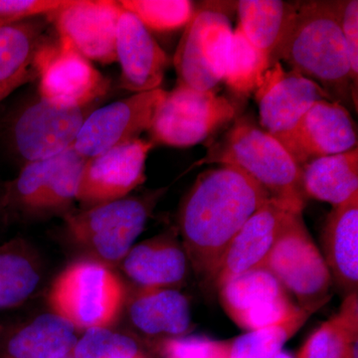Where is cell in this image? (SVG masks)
Masks as SVG:
<instances>
[{
    "instance_id": "cell-23",
    "label": "cell",
    "mask_w": 358,
    "mask_h": 358,
    "mask_svg": "<svg viewBox=\"0 0 358 358\" xmlns=\"http://www.w3.org/2000/svg\"><path fill=\"white\" fill-rule=\"evenodd\" d=\"M46 16L29 18L0 27V88H20L35 77L33 63L48 38Z\"/></svg>"
},
{
    "instance_id": "cell-19",
    "label": "cell",
    "mask_w": 358,
    "mask_h": 358,
    "mask_svg": "<svg viewBox=\"0 0 358 358\" xmlns=\"http://www.w3.org/2000/svg\"><path fill=\"white\" fill-rule=\"evenodd\" d=\"M189 261L171 233L134 245L120 267L143 288H173L185 282Z\"/></svg>"
},
{
    "instance_id": "cell-10",
    "label": "cell",
    "mask_w": 358,
    "mask_h": 358,
    "mask_svg": "<svg viewBox=\"0 0 358 358\" xmlns=\"http://www.w3.org/2000/svg\"><path fill=\"white\" fill-rule=\"evenodd\" d=\"M96 107L63 108L39 98L7 121V145L25 164L57 157L73 148L85 120Z\"/></svg>"
},
{
    "instance_id": "cell-32",
    "label": "cell",
    "mask_w": 358,
    "mask_h": 358,
    "mask_svg": "<svg viewBox=\"0 0 358 358\" xmlns=\"http://www.w3.org/2000/svg\"><path fill=\"white\" fill-rule=\"evenodd\" d=\"M120 6L134 14L148 30L167 32L186 26L194 13L188 0H122Z\"/></svg>"
},
{
    "instance_id": "cell-17",
    "label": "cell",
    "mask_w": 358,
    "mask_h": 358,
    "mask_svg": "<svg viewBox=\"0 0 358 358\" xmlns=\"http://www.w3.org/2000/svg\"><path fill=\"white\" fill-rule=\"evenodd\" d=\"M294 214L272 200L264 204L233 238L211 281L219 289L237 275L262 268Z\"/></svg>"
},
{
    "instance_id": "cell-22",
    "label": "cell",
    "mask_w": 358,
    "mask_h": 358,
    "mask_svg": "<svg viewBox=\"0 0 358 358\" xmlns=\"http://www.w3.org/2000/svg\"><path fill=\"white\" fill-rule=\"evenodd\" d=\"M76 329L55 313L39 315L0 339V358H61L73 352Z\"/></svg>"
},
{
    "instance_id": "cell-24",
    "label": "cell",
    "mask_w": 358,
    "mask_h": 358,
    "mask_svg": "<svg viewBox=\"0 0 358 358\" xmlns=\"http://www.w3.org/2000/svg\"><path fill=\"white\" fill-rule=\"evenodd\" d=\"M306 199L336 206L358 192V148L313 159L301 167Z\"/></svg>"
},
{
    "instance_id": "cell-15",
    "label": "cell",
    "mask_w": 358,
    "mask_h": 358,
    "mask_svg": "<svg viewBox=\"0 0 358 358\" xmlns=\"http://www.w3.org/2000/svg\"><path fill=\"white\" fill-rule=\"evenodd\" d=\"M261 128L275 140L288 136L313 103L334 101L319 84L296 71H286L281 62L271 66L255 91Z\"/></svg>"
},
{
    "instance_id": "cell-39",
    "label": "cell",
    "mask_w": 358,
    "mask_h": 358,
    "mask_svg": "<svg viewBox=\"0 0 358 358\" xmlns=\"http://www.w3.org/2000/svg\"><path fill=\"white\" fill-rule=\"evenodd\" d=\"M0 211H1V208H0Z\"/></svg>"
},
{
    "instance_id": "cell-3",
    "label": "cell",
    "mask_w": 358,
    "mask_h": 358,
    "mask_svg": "<svg viewBox=\"0 0 358 358\" xmlns=\"http://www.w3.org/2000/svg\"><path fill=\"white\" fill-rule=\"evenodd\" d=\"M211 164L241 169L272 201L292 213L301 214L305 208L301 167L279 141L254 122L238 120L192 167Z\"/></svg>"
},
{
    "instance_id": "cell-14",
    "label": "cell",
    "mask_w": 358,
    "mask_h": 358,
    "mask_svg": "<svg viewBox=\"0 0 358 358\" xmlns=\"http://www.w3.org/2000/svg\"><path fill=\"white\" fill-rule=\"evenodd\" d=\"M122 13L119 1L67 0L46 17L58 36L69 40L84 57L106 65L117 62L115 40Z\"/></svg>"
},
{
    "instance_id": "cell-2",
    "label": "cell",
    "mask_w": 358,
    "mask_h": 358,
    "mask_svg": "<svg viewBox=\"0 0 358 358\" xmlns=\"http://www.w3.org/2000/svg\"><path fill=\"white\" fill-rule=\"evenodd\" d=\"M281 60L319 84L334 101L343 106L352 101L357 110L345 42L331 1L299 4L272 66Z\"/></svg>"
},
{
    "instance_id": "cell-35",
    "label": "cell",
    "mask_w": 358,
    "mask_h": 358,
    "mask_svg": "<svg viewBox=\"0 0 358 358\" xmlns=\"http://www.w3.org/2000/svg\"><path fill=\"white\" fill-rule=\"evenodd\" d=\"M334 13L341 25L343 39H345L353 91L357 96L358 88V1L357 0H343L331 1Z\"/></svg>"
},
{
    "instance_id": "cell-37",
    "label": "cell",
    "mask_w": 358,
    "mask_h": 358,
    "mask_svg": "<svg viewBox=\"0 0 358 358\" xmlns=\"http://www.w3.org/2000/svg\"><path fill=\"white\" fill-rule=\"evenodd\" d=\"M272 358H294L291 353L284 352V350H281V352H278L277 355H274Z\"/></svg>"
},
{
    "instance_id": "cell-9",
    "label": "cell",
    "mask_w": 358,
    "mask_h": 358,
    "mask_svg": "<svg viewBox=\"0 0 358 358\" xmlns=\"http://www.w3.org/2000/svg\"><path fill=\"white\" fill-rule=\"evenodd\" d=\"M233 29L227 13L213 2L194 10L174 55L179 85L211 91L223 81Z\"/></svg>"
},
{
    "instance_id": "cell-12",
    "label": "cell",
    "mask_w": 358,
    "mask_h": 358,
    "mask_svg": "<svg viewBox=\"0 0 358 358\" xmlns=\"http://www.w3.org/2000/svg\"><path fill=\"white\" fill-rule=\"evenodd\" d=\"M152 141L136 138L85 162L77 200L85 208L129 196L145 182Z\"/></svg>"
},
{
    "instance_id": "cell-21",
    "label": "cell",
    "mask_w": 358,
    "mask_h": 358,
    "mask_svg": "<svg viewBox=\"0 0 358 358\" xmlns=\"http://www.w3.org/2000/svg\"><path fill=\"white\" fill-rule=\"evenodd\" d=\"M326 263L331 275L346 294L358 289V192L334 206L324 231Z\"/></svg>"
},
{
    "instance_id": "cell-28",
    "label": "cell",
    "mask_w": 358,
    "mask_h": 358,
    "mask_svg": "<svg viewBox=\"0 0 358 358\" xmlns=\"http://www.w3.org/2000/svg\"><path fill=\"white\" fill-rule=\"evenodd\" d=\"M312 313L300 308L293 317L280 324L224 341L222 358H272L300 331Z\"/></svg>"
},
{
    "instance_id": "cell-38",
    "label": "cell",
    "mask_w": 358,
    "mask_h": 358,
    "mask_svg": "<svg viewBox=\"0 0 358 358\" xmlns=\"http://www.w3.org/2000/svg\"><path fill=\"white\" fill-rule=\"evenodd\" d=\"M61 358H74V357H73L72 352H71V353H69V355H65V357H63Z\"/></svg>"
},
{
    "instance_id": "cell-33",
    "label": "cell",
    "mask_w": 358,
    "mask_h": 358,
    "mask_svg": "<svg viewBox=\"0 0 358 358\" xmlns=\"http://www.w3.org/2000/svg\"><path fill=\"white\" fill-rule=\"evenodd\" d=\"M74 358H148L140 343L128 334L110 327H94L78 338Z\"/></svg>"
},
{
    "instance_id": "cell-18",
    "label": "cell",
    "mask_w": 358,
    "mask_h": 358,
    "mask_svg": "<svg viewBox=\"0 0 358 358\" xmlns=\"http://www.w3.org/2000/svg\"><path fill=\"white\" fill-rule=\"evenodd\" d=\"M115 56L121 66V87L134 94L159 89L167 64L166 53L150 30L134 14L122 9Z\"/></svg>"
},
{
    "instance_id": "cell-30",
    "label": "cell",
    "mask_w": 358,
    "mask_h": 358,
    "mask_svg": "<svg viewBox=\"0 0 358 358\" xmlns=\"http://www.w3.org/2000/svg\"><path fill=\"white\" fill-rule=\"evenodd\" d=\"M65 152L51 159L26 162L0 196L2 210L32 212L33 207L64 159Z\"/></svg>"
},
{
    "instance_id": "cell-6",
    "label": "cell",
    "mask_w": 358,
    "mask_h": 358,
    "mask_svg": "<svg viewBox=\"0 0 358 358\" xmlns=\"http://www.w3.org/2000/svg\"><path fill=\"white\" fill-rule=\"evenodd\" d=\"M236 108L215 92L176 85L166 91L148 129L155 145L188 148L197 145L232 121Z\"/></svg>"
},
{
    "instance_id": "cell-27",
    "label": "cell",
    "mask_w": 358,
    "mask_h": 358,
    "mask_svg": "<svg viewBox=\"0 0 358 358\" xmlns=\"http://www.w3.org/2000/svg\"><path fill=\"white\" fill-rule=\"evenodd\" d=\"M358 296H346L341 310L307 338L296 358H357Z\"/></svg>"
},
{
    "instance_id": "cell-7",
    "label": "cell",
    "mask_w": 358,
    "mask_h": 358,
    "mask_svg": "<svg viewBox=\"0 0 358 358\" xmlns=\"http://www.w3.org/2000/svg\"><path fill=\"white\" fill-rule=\"evenodd\" d=\"M40 99L63 108L98 105L110 81L69 40L47 38L33 63Z\"/></svg>"
},
{
    "instance_id": "cell-20",
    "label": "cell",
    "mask_w": 358,
    "mask_h": 358,
    "mask_svg": "<svg viewBox=\"0 0 358 358\" xmlns=\"http://www.w3.org/2000/svg\"><path fill=\"white\" fill-rule=\"evenodd\" d=\"M128 315L133 326L152 338L185 336L192 329L189 301L171 288H143L131 294Z\"/></svg>"
},
{
    "instance_id": "cell-29",
    "label": "cell",
    "mask_w": 358,
    "mask_h": 358,
    "mask_svg": "<svg viewBox=\"0 0 358 358\" xmlns=\"http://www.w3.org/2000/svg\"><path fill=\"white\" fill-rule=\"evenodd\" d=\"M270 67L268 59L237 27L233 31L224 71L223 81L228 88L237 95L248 96L258 88Z\"/></svg>"
},
{
    "instance_id": "cell-16",
    "label": "cell",
    "mask_w": 358,
    "mask_h": 358,
    "mask_svg": "<svg viewBox=\"0 0 358 358\" xmlns=\"http://www.w3.org/2000/svg\"><path fill=\"white\" fill-rule=\"evenodd\" d=\"M301 167L320 157L357 148V129L350 110L336 101L320 100L280 141Z\"/></svg>"
},
{
    "instance_id": "cell-31",
    "label": "cell",
    "mask_w": 358,
    "mask_h": 358,
    "mask_svg": "<svg viewBox=\"0 0 358 358\" xmlns=\"http://www.w3.org/2000/svg\"><path fill=\"white\" fill-rule=\"evenodd\" d=\"M86 159L78 155L73 148L66 150L62 164L52 176L32 212L44 213L66 210L77 199L78 188Z\"/></svg>"
},
{
    "instance_id": "cell-36",
    "label": "cell",
    "mask_w": 358,
    "mask_h": 358,
    "mask_svg": "<svg viewBox=\"0 0 358 358\" xmlns=\"http://www.w3.org/2000/svg\"><path fill=\"white\" fill-rule=\"evenodd\" d=\"M66 2L67 0H0V27L49 15Z\"/></svg>"
},
{
    "instance_id": "cell-25",
    "label": "cell",
    "mask_w": 358,
    "mask_h": 358,
    "mask_svg": "<svg viewBox=\"0 0 358 358\" xmlns=\"http://www.w3.org/2000/svg\"><path fill=\"white\" fill-rule=\"evenodd\" d=\"M42 279V266L22 238L0 245V310H11L31 298Z\"/></svg>"
},
{
    "instance_id": "cell-4",
    "label": "cell",
    "mask_w": 358,
    "mask_h": 358,
    "mask_svg": "<svg viewBox=\"0 0 358 358\" xmlns=\"http://www.w3.org/2000/svg\"><path fill=\"white\" fill-rule=\"evenodd\" d=\"M166 188L106 202L84 210L67 213L68 235L96 261L117 267L145 229Z\"/></svg>"
},
{
    "instance_id": "cell-8",
    "label": "cell",
    "mask_w": 358,
    "mask_h": 358,
    "mask_svg": "<svg viewBox=\"0 0 358 358\" xmlns=\"http://www.w3.org/2000/svg\"><path fill=\"white\" fill-rule=\"evenodd\" d=\"M263 268L298 299L301 308L315 313L329 301L331 272L301 214L289 220Z\"/></svg>"
},
{
    "instance_id": "cell-26",
    "label": "cell",
    "mask_w": 358,
    "mask_h": 358,
    "mask_svg": "<svg viewBox=\"0 0 358 358\" xmlns=\"http://www.w3.org/2000/svg\"><path fill=\"white\" fill-rule=\"evenodd\" d=\"M236 4L240 20L238 27L272 66L275 49L300 3L280 0H241Z\"/></svg>"
},
{
    "instance_id": "cell-13",
    "label": "cell",
    "mask_w": 358,
    "mask_h": 358,
    "mask_svg": "<svg viewBox=\"0 0 358 358\" xmlns=\"http://www.w3.org/2000/svg\"><path fill=\"white\" fill-rule=\"evenodd\" d=\"M218 289L224 310L245 331L280 324L301 308L294 305L288 292L264 268L237 275Z\"/></svg>"
},
{
    "instance_id": "cell-34",
    "label": "cell",
    "mask_w": 358,
    "mask_h": 358,
    "mask_svg": "<svg viewBox=\"0 0 358 358\" xmlns=\"http://www.w3.org/2000/svg\"><path fill=\"white\" fill-rule=\"evenodd\" d=\"M224 341L201 336L160 338L152 345L159 358H222Z\"/></svg>"
},
{
    "instance_id": "cell-5",
    "label": "cell",
    "mask_w": 358,
    "mask_h": 358,
    "mask_svg": "<svg viewBox=\"0 0 358 358\" xmlns=\"http://www.w3.org/2000/svg\"><path fill=\"white\" fill-rule=\"evenodd\" d=\"M53 313L79 331L110 327L126 303V289L113 268L96 260L71 264L48 294Z\"/></svg>"
},
{
    "instance_id": "cell-1",
    "label": "cell",
    "mask_w": 358,
    "mask_h": 358,
    "mask_svg": "<svg viewBox=\"0 0 358 358\" xmlns=\"http://www.w3.org/2000/svg\"><path fill=\"white\" fill-rule=\"evenodd\" d=\"M271 199L241 169L220 166L199 174L179 209V232L190 265L211 280L245 223Z\"/></svg>"
},
{
    "instance_id": "cell-11",
    "label": "cell",
    "mask_w": 358,
    "mask_h": 358,
    "mask_svg": "<svg viewBox=\"0 0 358 358\" xmlns=\"http://www.w3.org/2000/svg\"><path fill=\"white\" fill-rule=\"evenodd\" d=\"M162 89L133 94L93 110L85 120L73 148L90 159L128 141L140 138L148 131L155 110L164 98Z\"/></svg>"
}]
</instances>
